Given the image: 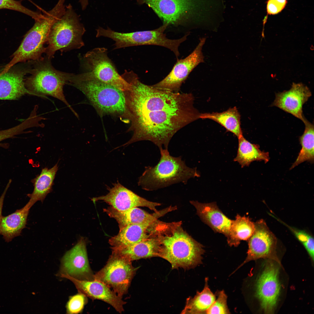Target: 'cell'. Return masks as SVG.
Returning a JSON list of instances; mask_svg holds the SVG:
<instances>
[{"label": "cell", "mask_w": 314, "mask_h": 314, "mask_svg": "<svg viewBox=\"0 0 314 314\" xmlns=\"http://www.w3.org/2000/svg\"><path fill=\"white\" fill-rule=\"evenodd\" d=\"M126 80L131 85L124 92L126 118L130 120L128 131L132 136L121 147L140 141L152 142L160 149H168L170 142L177 132L200 119V113L194 106L191 93L174 92L145 84L135 72Z\"/></svg>", "instance_id": "cell-1"}, {"label": "cell", "mask_w": 314, "mask_h": 314, "mask_svg": "<svg viewBox=\"0 0 314 314\" xmlns=\"http://www.w3.org/2000/svg\"><path fill=\"white\" fill-rule=\"evenodd\" d=\"M181 226V221L167 223L158 220L152 235L158 243L159 257L167 261L173 269L189 270L202 263L205 251Z\"/></svg>", "instance_id": "cell-2"}, {"label": "cell", "mask_w": 314, "mask_h": 314, "mask_svg": "<svg viewBox=\"0 0 314 314\" xmlns=\"http://www.w3.org/2000/svg\"><path fill=\"white\" fill-rule=\"evenodd\" d=\"M68 84L82 92L100 116L110 115L125 118L126 106L123 91L85 72L71 74Z\"/></svg>", "instance_id": "cell-3"}, {"label": "cell", "mask_w": 314, "mask_h": 314, "mask_svg": "<svg viewBox=\"0 0 314 314\" xmlns=\"http://www.w3.org/2000/svg\"><path fill=\"white\" fill-rule=\"evenodd\" d=\"M159 149V162L154 166L145 167L139 178L138 185L142 189L153 191L179 183L186 184L190 178L200 176L197 168L188 167L181 156L174 157L170 154L168 149Z\"/></svg>", "instance_id": "cell-4"}, {"label": "cell", "mask_w": 314, "mask_h": 314, "mask_svg": "<svg viewBox=\"0 0 314 314\" xmlns=\"http://www.w3.org/2000/svg\"><path fill=\"white\" fill-rule=\"evenodd\" d=\"M51 59L47 57L35 61L34 67L30 72L31 75L25 82L26 88L31 95L42 98L49 96L60 101L78 117V114L67 101L63 92L64 86L68 84L70 74L55 69Z\"/></svg>", "instance_id": "cell-5"}, {"label": "cell", "mask_w": 314, "mask_h": 314, "mask_svg": "<svg viewBox=\"0 0 314 314\" xmlns=\"http://www.w3.org/2000/svg\"><path fill=\"white\" fill-rule=\"evenodd\" d=\"M64 6L57 3L51 10L44 12L43 17L35 21L33 27L25 35L19 47L13 55V59L6 66V69L18 62L26 60L37 61L43 58V53H45L49 33L53 24L63 14Z\"/></svg>", "instance_id": "cell-6"}, {"label": "cell", "mask_w": 314, "mask_h": 314, "mask_svg": "<svg viewBox=\"0 0 314 314\" xmlns=\"http://www.w3.org/2000/svg\"><path fill=\"white\" fill-rule=\"evenodd\" d=\"M85 31L80 17L70 4L65 12L52 25L48 35L45 53L50 59L58 50L66 51L79 49L84 44L82 37Z\"/></svg>", "instance_id": "cell-7"}, {"label": "cell", "mask_w": 314, "mask_h": 314, "mask_svg": "<svg viewBox=\"0 0 314 314\" xmlns=\"http://www.w3.org/2000/svg\"><path fill=\"white\" fill-rule=\"evenodd\" d=\"M168 25L166 23L153 30L126 33L115 31L108 27L106 29L101 27L98 29V34L99 37H106L113 40L115 42L114 49L140 45H157L170 50L177 60L180 55L179 47L186 40L188 34L177 39H169L164 33Z\"/></svg>", "instance_id": "cell-8"}, {"label": "cell", "mask_w": 314, "mask_h": 314, "mask_svg": "<svg viewBox=\"0 0 314 314\" xmlns=\"http://www.w3.org/2000/svg\"><path fill=\"white\" fill-rule=\"evenodd\" d=\"M138 267L132 261L112 251L105 266L94 274V280L104 283L121 298L128 292Z\"/></svg>", "instance_id": "cell-9"}, {"label": "cell", "mask_w": 314, "mask_h": 314, "mask_svg": "<svg viewBox=\"0 0 314 314\" xmlns=\"http://www.w3.org/2000/svg\"><path fill=\"white\" fill-rule=\"evenodd\" d=\"M81 59L85 72L123 92L130 89V84L118 73L108 57L106 48H95L87 52Z\"/></svg>", "instance_id": "cell-10"}, {"label": "cell", "mask_w": 314, "mask_h": 314, "mask_svg": "<svg viewBox=\"0 0 314 314\" xmlns=\"http://www.w3.org/2000/svg\"><path fill=\"white\" fill-rule=\"evenodd\" d=\"M201 0H144L163 24H182L196 19L201 12Z\"/></svg>", "instance_id": "cell-11"}, {"label": "cell", "mask_w": 314, "mask_h": 314, "mask_svg": "<svg viewBox=\"0 0 314 314\" xmlns=\"http://www.w3.org/2000/svg\"><path fill=\"white\" fill-rule=\"evenodd\" d=\"M280 264L267 259L255 284V296L266 313H272L276 306L281 292Z\"/></svg>", "instance_id": "cell-12"}, {"label": "cell", "mask_w": 314, "mask_h": 314, "mask_svg": "<svg viewBox=\"0 0 314 314\" xmlns=\"http://www.w3.org/2000/svg\"><path fill=\"white\" fill-rule=\"evenodd\" d=\"M206 38H200L193 51L187 57L178 59L169 73L163 79L152 85L159 90L178 92L190 73L199 64L204 62L202 51Z\"/></svg>", "instance_id": "cell-13"}, {"label": "cell", "mask_w": 314, "mask_h": 314, "mask_svg": "<svg viewBox=\"0 0 314 314\" xmlns=\"http://www.w3.org/2000/svg\"><path fill=\"white\" fill-rule=\"evenodd\" d=\"M255 230L249 239L247 256L238 268L250 261L259 258L274 260L281 264L276 253L277 240L265 221L261 219L255 223Z\"/></svg>", "instance_id": "cell-14"}, {"label": "cell", "mask_w": 314, "mask_h": 314, "mask_svg": "<svg viewBox=\"0 0 314 314\" xmlns=\"http://www.w3.org/2000/svg\"><path fill=\"white\" fill-rule=\"evenodd\" d=\"M59 274L67 275L81 280H94V274L89 264L86 241L84 238H81L63 256Z\"/></svg>", "instance_id": "cell-15"}, {"label": "cell", "mask_w": 314, "mask_h": 314, "mask_svg": "<svg viewBox=\"0 0 314 314\" xmlns=\"http://www.w3.org/2000/svg\"><path fill=\"white\" fill-rule=\"evenodd\" d=\"M108 192L105 195L94 197L93 202L102 201L117 210L124 211L134 207H145L154 212L158 210L157 206L161 205L157 202L149 201L137 195L121 184L118 181L112 188H107Z\"/></svg>", "instance_id": "cell-16"}, {"label": "cell", "mask_w": 314, "mask_h": 314, "mask_svg": "<svg viewBox=\"0 0 314 314\" xmlns=\"http://www.w3.org/2000/svg\"><path fill=\"white\" fill-rule=\"evenodd\" d=\"M60 276L70 280L78 292L86 297L103 301L111 305L120 313L124 311V306L126 302L103 283L95 280L91 281L79 280L67 275H61Z\"/></svg>", "instance_id": "cell-17"}, {"label": "cell", "mask_w": 314, "mask_h": 314, "mask_svg": "<svg viewBox=\"0 0 314 314\" xmlns=\"http://www.w3.org/2000/svg\"><path fill=\"white\" fill-rule=\"evenodd\" d=\"M309 88L301 83H293L288 90L276 93L272 106L277 107L290 113L302 121L304 104L311 96Z\"/></svg>", "instance_id": "cell-18"}, {"label": "cell", "mask_w": 314, "mask_h": 314, "mask_svg": "<svg viewBox=\"0 0 314 314\" xmlns=\"http://www.w3.org/2000/svg\"><path fill=\"white\" fill-rule=\"evenodd\" d=\"M196 208L197 213L202 221L215 232L229 236L233 220L226 216L220 210L215 202L202 203L190 201Z\"/></svg>", "instance_id": "cell-19"}, {"label": "cell", "mask_w": 314, "mask_h": 314, "mask_svg": "<svg viewBox=\"0 0 314 314\" xmlns=\"http://www.w3.org/2000/svg\"><path fill=\"white\" fill-rule=\"evenodd\" d=\"M172 210V208L170 206L153 214H150L138 207L124 211L117 210L110 206L103 209L104 211L109 217L117 221L119 229L131 224L154 222Z\"/></svg>", "instance_id": "cell-20"}, {"label": "cell", "mask_w": 314, "mask_h": 314, "mask_svg": "<svg viewBox=\"0 0 314 314\" xmlns=\"http://www.w3.org/2000/svg\"><path fill=\"white\" fill-rule=\"evenodd\" d=\"M9 69H5L0 73V100H17L25 94L31 95L24 79V75L30 71Z\"/></svg>", "instance_id": "cell-21"}, {"label": "cell", "mask_w": 314, "mask_h": 314, "mask_svg": "<svg viewBox=\"0 0 314 314\" xmlns=\"http://www.w3.org/2000/svg\"><path fill=\"white\" fill-rule=\"evenodd\" d=\"M156 221L125 226L119 229L117 235L110 238L108 242L111 247H122L147 239L151 236L154 224Z\"/></svg>", "instance_id": "cell-22"}, {"label": "cell", "mask_w": 314, "mask_h": 314, "mask_svg": "<svg viewBox=\"0 0 314 314\" xmlns=\"http://www.w3.org/2000/svg\"><path fill=\"white\" fill-rule=\"evenodd\" d=\"M112 251L124 256L132 261L142 258L158 257L159 246L153 235L132 245L122 247H111Z\"/></svg>", "instance_id": "cell-23"}, {"label": "cell", "mask_w": 314, "mask_h": 314, "mask_svg": "<svg viewBox=\"0 0 314 314\" xmlns=\"http://www.w3.org/2000/svg\"><path fill=\"white\" fill-rule=\"evenodd\" d=\"M31 207L27 204L22 208L7 216H2L0 220V234L6 242L11 241L20 235L26 227Z\"/></svg>", "instance_id": "cell-24"}, {"label": "cell", "mask_w": 314, "mask_h": 314, "mask_svg": "<svg viewBox=\"0 0 314 314\" xmlns=\"http://www.w3.org/2000/svg\"><path fill=\"white\" fill-rule=\"evenodd\" d=\"M58 168V163L51 168H43L40 173L32 180L34 190L31 194L27 195L30 199L27 203L31 208L38 201L42 202L48 194L51 192Z\"/></svg>", "instance_id": "cell-25"}, {"label": "cell", "mask_w": 314, "mask_h": 314, "mask_svg": "<svg viewBox=\"0 0 314 314\" xmlns=\"http://www.w3.org/2000/svg\"><path fill=\"white\" fill-rule=\"evenodd\" d=\"M238 146L236 157L234 161L237 162L242 167L249 166L254 161H264L265 163L269 160V153L261 151L257 144L250 143L242 135L238 138Z\"/></svg>", "instance_id": "cell-26"}, {"label": "cell", "mask_w": 314, "mask_h": 314, "mask_svg": "<svg viewBox=\"0 0 314 314\" xmlns=\"http://www.w3.org/2000/svg\"><path fill=\"white\" fill-rule=\"evenodd\" d=\"M200 119H209L217 122L227 131L233 133L238 138L243 135L240 125V116L234 107L220 113H201Z\"/></svg>", "instance_id": "cell-27"}, {"label": "cell", "mask_w": 314, "mask_h": 314, "mask_svg": "<svg viewBox=\"0 0 314 314\" xmlns=\"http://www.w3.org/2000/svg\"><path fill=\"white\" fill-rule=\"evenodd\" d=\"M208 279H205V286L203 290L197 291L193 297L186 299L185 306L181 314H206L208 308L216 299L215 295L211 292L208 285Z\"/></svg>", "instance_id": "cell-28"}, {"label": "cell", "mask_w": 314, "mask_h": 314, "mask_svg": "<svg viewBox=\"0 0 314 314\" xmlns=\"http://www.w3.org/2000/svg\"><path fill=\"white\" fill-rule=\"evenodd\" d=\"M255 223L249 217L237 214L233 220L229 233L227 237L229 245L237 247L241 240H248L255 230Z\"/></svg>", "instance_id": "cell-29"}, {"label": "cell", "mask_w": 314, "mask_h": 314, "mask_svg": "<svg viewBox=\"0 0 314 314\" xmlns=\"http://www.w3.org/2000/svg\"><path fill=\"white\" fill-rule=\"evenodd\" d=\"M303 122L305 125V130L299 138L302 148L290 170L304 161H314V125L305 118Z\"/></svg>", "instance_id": "cell-30"}, {"label": "cell", "mask_w": 314, "mask_h": 314, "mask_svg": "<svg viewBox=\"0 0 314 314\" xmlns=\"http://www.w3.org/2000/svg\"><path fill=\"white\" fill-rule=\"evenodd\" d=\"M271 216L286 226L293 233L297 239L303 245L311 260L313 261L314 241L313 238L311 235L305 231L299 229L288 225L272 215Z\"/></svg>", "instance_id": "cell-31"}, {"label": "cell", "mask_w": 314, "mask_h": 314, "mask_svg": "<svg viewBox=\"0 0 314 314\" xmlns=\"http://www.w3.org/2000/svg\"><path fill=\"white\" fill-rule=\"evenodd\" d=\"M8 9L19 12L26 15L37 20L42 18L43 14L32 11L24 6L21 3V0H0V10Z\"/></svg>", "instance_id": "cell-32"}, {"label": "cell", "mask_w": 314, "mask_h": 314, "mask_svg": "<svg viewBox=\"0 0 314 314\" xmlns=\"http://www.w3.org/2000/svg\"><path fill=\"white\" fill-rule=\"evenodd\" d=\"M217 297L208 310L206 314H230L227 304V296L224 290L216 293Z\"/></svg>", "instance_id": "cell-33"}, {"label": "cell", "mask_w": 314, "mask_h": 314, "mask_svg": "<svg viewBox=\"0 0 314 314\" xmlns=\"http://www.w3.org/2000/svg\"><path fill=\"white\" fill-rule=\"evenodd\" d=\"M86 296L78 292L70 297L66 306L67 314H77L81 312L86 302Z\"/></svg>", "instance_id": "cell-34"}, {"label": "cell", "mask_w": 314, "mask_h": 314, "mask_svg": "<svg viewBox=\"0 0 314 314\" xmlns=\"http://www.w3.org/2000/svg\"><path fill=\"white\" fill-rule=\"evenodd\" d=\"M287 3V0H268L267 2V14L263 20V28L262 36L264 38V26L269 15H275L281 12L285 7Z\"/></svg>", "instance_id": "cell-35"}, {"label": "cell", "mask_w": 314, "mask_h": 314, "mask_svg": "<svg viewBox=\"0 0 314 314\" xmlns=\"http://www.w3.org/2000/svg\"><path fill=\"white\" fill-rule=\"evenodd\" d=\"M11 182V180L10 179L8 181V183H7V184L6 186L3 193L0 197V220L1 216H2V213L4 200L6 192L10 186Z\"/></svg>", "instance_id": "cell-36"}, {"label": "cell", "mask_w": 314, "mask_h": 314, "mask_svg": "<svg viewBox=\"0 0 314 314\" xmlns=\"http://www.w3.org/2000/svg\"><path fill=\"white\" fill-rule=\"evenodd\" d=\"M89 0H79L82 10H85L89 4Z\"/></svg>", "instance_id": "cell-37"}, {"label": "cell", "mask_w": 314, "mask_h": 314, "mask_svg": "<svg viewBox=\"0 0 314 314\" xmlns=\"http://www.w3.org/2000/svg\"><path fill=\"white\" fill-rule=\"evenodd\" d=\"M138 3L140 4H142L144 3V0H137Z\"/></svg>", "instance_id": "cell-38"}]
</instances>
